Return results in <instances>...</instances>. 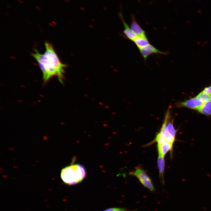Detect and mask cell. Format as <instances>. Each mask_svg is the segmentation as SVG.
Listing matches in <instances>:
<instances>
[{
	"label": "cell",
	"instance_id": "18",
	"mask_svg": "<svg viewBox=\"0 0 211 211\" xmlns=\"http://www.w3.org/2000/svg\"><path fill=\"white\" fill-rule=\"evenodd\" d=\"M18 1L20 3H22H22H23V2L22 0H19Z\"/></svg>",
	"mask_w": 211,
	"mask_h": 211
},
{
	"label": "cell",
	"instance_id": "12",
	"mask_svg": "<svg viewBox=\"0 0 211 211\" xmlns=\"http://www.w3.org/2000/svg\"><path fill=\"white\" fill-rule=\"evenodd\" d=\"M159 177L162 183H164V173L165 167L164 157L159 156L157 161Z\"/></svg>",
	"mask_w": 211,
	"mask_h": 211
},
{
	"label": "cell",
	"instance_id": "6",
	"mask_svg": "<svg viewBox=\"0 0 211 211\" xmlns=\"http://www.w3.org/2000/svg\"><path fill=\"white\" fill-rule=\"evenodd\" d=\"M139 50L142 56L145 60H146L149 55L153 54H160L164 55L167 54L166 52L160 51L150 44Z\"/></svg>",
	"mask_w": 211,
	"mask_h": 211
},
{
	"label": "cell",
	"instance_id": "4",
	"mask_svg": "<svg viewBox=\"0 0 211 211\" xmlns=\"http://www.w3.org/2000/svg\"><path fill=\"white\" fill-rule=\"evenodd\" d=\"M45 46L46 50L44 54L52 63L57 73L59 80L61 82H62V79L64 78L63 74L64 72V69L67 65L61 62L51 44L46 42Z\"/></svg>",
	"mask_w": 211,
	"mask_h": 211
},
{
	"label": "cell",
	"instance_id": "8",
	"mask_svg": "<svg viewBox=\"0 0 211 211\" xmlns=\"http://www.w3.org/2000/svg\"><path fill=\"white\" fill-rule=\"evenodd\" d=\"M119 15L122 20L124 28L123 33L128 39L133 41L137 36L134 33L132 29L129 28L128 25L125 22L121 13H119Z\"/></svg>",
	"mask_w": 211,
	"mask_h": 211
},
{
	"label": "cell",
	"instance_id": "2",
	"mask_svg": "<svg viewBox=\"0 0 211 211\" xmlns=\"http://www.w3.org/2000/svg\"><path fill=\"white\" fill-rule=\"evenodd\" d=\"M84 167L80 164L72 165L65 167L61 171V177L65 184L74 185L81 182L86 176Z\"/></svg>",
	"mask_w": 211,
	"mask_h": 211
},
{
	"label": "cell",
	"instance_id": "15",
	"mask_svg": "<svg viewBox=\"0 0 211 211\" xmlns=\"http://www.w3.org/2000/svg\"><path fill=\"white\" fill-rule=\"evenodd\" d=\"M129 210L127 208L121 207H113L107 208L103 211H131Z\"/></svg>",
	"mask_w": 211,
	"mask_h": 211
},
{
	"label": "cell",
	"instance_id": "3",
	"mask_svg": "<svg viewBox=\"0 0 211 211\" xmlns=\"http://www.w3.org/2000/svg\"><path fill=\"white\" fill-rule=\"evenodd\" d=\"M32 55L38 62L42 73L43 78L45 82L47 81L53 76H58L57 71L44 54H41L35 50Z\"/></svg>",
	"mask_w": 211,
	"mask_h": 211
},
{
	"label": "cell",
	"instance_id": "13",
	"mask_svg": "<svg viewBox=\"0 0 211 211\" xmlns=\"http://www.w3.org/2000/svg\"><path fill=\"white\" fill-rule=\"evenodd\" d=\"M198 111L206 115H211V100L204 103Z\"/></svg>",
	"mask_w": 211,
	"mask_h": 211
},
{
	"label": "cell",
	"instance_id": "9",
	"mask_svg": "<svg viewBox=\"0 0 211 211\" xmlns=\"http://www.w3.org/2000/svg\"><path fill=\"white\" fill-rule=\"evenodd\" d=\"M173 145L166 141L158 143L157 149L159 156L164 157L169 151L172 150Z\"/></svg>",
	"mask_w": 211,
	"mask_h": 211
},
{
	"label": "cell",
	"instance_id": "7",
	"mask_svg": "<svg viewBox=\"0 0 211 211\" xmlns=\"http://www.w3.org/2000/svg\"><path fill=\"white\" fill-rule=\"evenodd\" d=\"M203 103L200 100L195 97L182 102L179 103L178 106L198 110Z\"/></svg>",
	"mask_w": 211,
	"mask_h": 211
},
{
	"label": "cell",
	"instance_id": "16",
	"mask_svg": "<svg viewBox=\"0 0 211 211\" xmlns=\"http://www.w3.org/2000/svg\"><path fill=\"white\" fill-rule=\"evenodd\" d=\"M202 91L207 94H211V86L205 88Z\"/></svg>",
	"mask_w": 211,
	"mask_h": 211
},
{
	"label": "cell",
	"instance_id": "10",
	"mask_svg": "<svg viewBox=\"0 0 211 211\" xmlns=\"http://www.w3.org/2000/svg\"><path fill=\"white\" fill-rule=\"evenodd\" d=\"M131 18L130 28L133 31L137 36H146L145 32L137 23L133 15H132Z\"/></svg>",
	"mask_w": 211,
	"mask_h": 211
},
{
	"label": "cell",
	"instance_id": "11",
	"mask_svg": "<svg viewBox=\"0 0 211 211\" xmlns=\"http://www.w3.org/2000/svg\"><path fill=\"white\" fill-rule=\"evenodd\" d=\"M139 49L143 48L149 44L146 36H137L133 41Z\"/></svg>",
	"mask_w": 211,
	"mask_h": 211
},
{
	"label": "cell",
	"instance_id": "5",
	"mask_svg": "<svg viewBox=\"0 0 211 211\" xmlns=\"http://www.w3.org/2000/svg\"><path fill=\"white\" fill-rule=\"evenodd\" d=\"M130 173L136 176L144 187L151 192H154L155 189L151 180L145 172L142 169L138 168Z\"/></svg>",
	"mask_w": 211,
	"mask_h": 211
},
{
	"label": "cell",
	"instance_id": "1",
	"mask_svg": "<svg viewBox=\"0 0 211 211\" xmlns=\"http://www.w3.org/2000/svg\"><path fill=\"white\" fill-rule=\"evenodd\" d=\"M171 118L170 108L167 110L164 115L160 129L153 141L157 143L166 141L173 145L175 140L176 130Z\"/></svg>",
	"mask_w": 211,
	"mask_h": 211
},
{
	"label": "cell",
	"instance_id": "17",
	"mask_svg": "<svg viewBox=\"0 0 211 211\" xmlns=\"http://www.w3.org/2000/svg\"><path fill=\"white\" fill-rule=\"evenodd\" d=\"M36 8H37L38 9V10H40V9H41L40 8V7L38 6H36Z\"/></svg>",
	"mask_w": 211,
	"mask_h": 211
},
{
	"label": "cell",
	"instance_id": "14",
	"mask_svg": "<svg viewBox=\"0 0 211 211\" xmlns=\"http://www.w3.org/2000/svg\"><path fill=\"white\" fill-rule=\"evenodd\" d=\"M196 97L204 103L211 100V94H207L204 93L202 91Z\"/></svg>",
	"mask_w": 211,
	"mask_h": 211
}]
</instances>
